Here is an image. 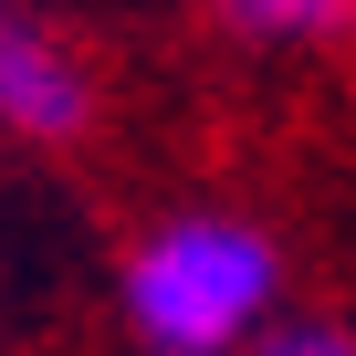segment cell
I'll return each instance as SVG.
<instances>
[{
  "mask_svg": "<svg viewBox=\"0 0 356 356\" xmlns=\"http://www.w3.org/2000/svg\"><path fill=\"white\" fill-rule=\"evenodd\" d=\"M283 293V252L231 210H178L126 262V325L147 356H231L262 335Z\"/></svg>",
  "mask_w": 356,
  "mask_h": 356,
  "instance_id": "obj_1",
  "label": "cell"
},
{
  "mask_svg": "<svg viewBox=\"0 0 356 356\" xmlns=\"http://www.w3.org/2000/svg\"><path fill=\"white\" fill-rule=\"evenodd\" d=\"M252 356H356V335H335V325H273Z\"/></svg>",
  "mask_w": 356,
  "mask_h": 356,
  "instance_id": "obj_4",
  "label": "cell"
},
{
  "mask_svg": "<svg viewBox=\"0 0 356 356\" xmlns=\"http://www.w3.org/2000/svg\"><path fill=\"white\" fill-rule=\"evenodd\" d=\"M0 126L32 147H74L95 126V74L42 22H0Z\"/></svg>",
  "mask_w": 356,
  "mask_h": 356,
  "instance_id": "obj_2",
  "label": "cell"
},
{
  "mask_svg": "<svg viewBox=\"0 0 356 356\" xmlns=\"http://www.w3.org/2000/svg\"><path fill=\"white\" fill-rule=\"evenodd\" d=\"M220 22L252 42H335L356 22V0H220Z\"/></svg>",
  "mask_w": 356,
  "mask_h": 356,
  "instance_id": "obj_3",
  "label": "cell"
}]
</instances>
